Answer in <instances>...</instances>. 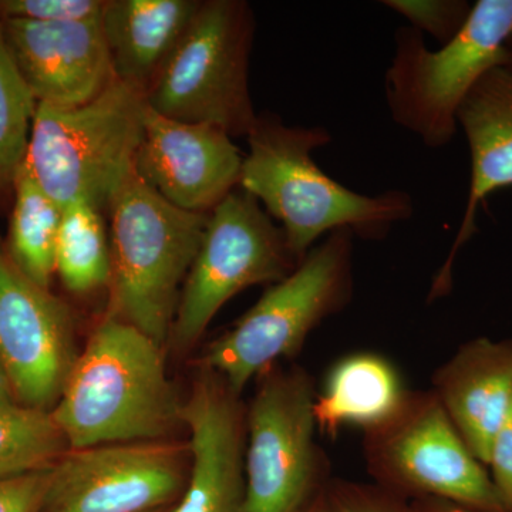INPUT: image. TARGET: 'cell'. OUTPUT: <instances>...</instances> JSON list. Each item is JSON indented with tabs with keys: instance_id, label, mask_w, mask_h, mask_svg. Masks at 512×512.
Returning <instances> with one entry per match:
<instances>
[{
	"instance_id": "obj_30",
	"label": "cell",
	"mask_w": 512,
	"mask_h": 512,
	"mask_svg": "<svg viewBox=\"0 0 512 512\" xmlns=\"http://www.w3.org/2000/svg\"><path fill=\"white\" fill-rule=\"evenodd\" d=\"M303 512H338V510L330 498L328 488H322Z\"/></svg>"
},
{
	"instance_id": "obj_10",
	"label": "cell",
	"mask_w": 512,
	"mask_h": 512,
	"mask_svg": "<svg viewBox=\"0 0 512 512\" xmlns=\"http://www.w3.org/2000/svg\"><path fill=\"white\" fill-rule=\"evenodd\" d=\"M258 380L247 412L244 512H303L322 490L312 379L274 366Z\"/></svg>"
},
{
	"instance_id": "obj_22",
	"label": "cell",
	"mask_w": 512,
	"mask_h": 512,
	"mask_svg": "<svg viewBox=\"0 0 512 512\" xmlns=\"http://www.w3.org/2000/svg\"><path fill=\"white\" fill-rule=\"evenodd\" d=\"M67 450L52 413L20 403L0 406V478L49 470Z\"/></svg>"
},
{
	"instance_id": "obj_11",
	"label": "cell",
	"mask_w": 512,
	"mask_h": 512,
	"mask_svg": "<svg viewBox=\"0 0 512 512\" xmlns=\"http://www.w3.org/2000/svg\"><path fill=\"white\" fill-rule=\"evenodd\" d=\"M191 470L188 444H103L69 450L50 468L42 512H151L180 500Z\"/></svg>"
},
{
	"instance_id": "obj_12",
	"label": "cell",
	"mask_w": 512,
	"mask_h": 512,
	"mask_svg": "<svg viewBox=\"0 0 512 512\" xmlns=\"http://www.w3.org/2000/svg\"><path fill=\"white\" fill-rule=\"evenodd\" d=\"M79 353L66 305L0 249V366L18 403L52 412Z\"/></svg>"
},
{
	"instance_id": "obj_15",
	"label": "cell",
	"mask_w": 512,
	"mask_h": 512,
	"mask_svg": "<svg viewBox=\"0 0 512 512\" xmlns=\"http://www.w3.org/2000/svg\"><path fill=\"white\" fill-rule=\"evenodd\" d=\"M10 52L37 103L76 107L114 82L101 18L82 22L3 19Z\"/></svg>"
},
{
	"instance_id": "obj_23",
	"label": "cell",
	"mask_w": 512,
	"mask_h": 512,
	"mask_svg": "<svg viewBox=\"0 0 512 512\" xmlns=\"http://www.w3.org/2000/svg\"><path fill=\"white\" fill-rule=\"evenodd\" d=\"M36 106L0 23V184L15 180L28 148Z\"/></svg>"
},
{
	"instance_id": "obj_33",
	"label": "cell",
	"mask_w": 512,
	"mask_h": 512,
	"mask_svg": "<svg viewBox=\"0 0 512 512\" xmlns=\"http://www.w3.org/2000/svg\"><path fill=\"white\" fill-rule=\"evenodd\" d=\"M171 508H173V505H171V507L160 508V510L151 511V512H170Z\"/></svg>"
},
{
	"instance_id": "obj_28",
	"label": "cell",
	"mask_w": 512,
	"mask_h": 512,
	"mask_svg": "<svg viewBox=\"0 0 512 512\" xmlns=\"http://www.w3.org/2000/svg\"><path fill=\"white\" fill-rule=\"evenodd\" d=\"M491 480L505 512H512V400L491 446Z\"/></svg>"
},
{
	"instance_id": "obj_31",
	"label": "cell",
	"mask_w": 512,
	"mask_h": 512,
	"mask_svg": "<svg viewBox=\"0 0 512 512\" xmlns=\"http://www.w3.org/2000/svg\"><path fill=\"white\" fill-rule=\"evenodd\" d=\"M12 403H18V400H16L15 394H13L12 386H10L5 370L0 366V406Z\"/></svg>"
},
{
	"instance_id": "obj_3",
	"label": "cell",
	"mask_w": 512,
	"mask_h": 512,
	"mask_svg": "<svg viewBox=\"0 0 512 512\" xmlns=\"http://www.w3.org/2000/svg\"><path fill=\"white\" fill-rule=\"evenodd\" d=\"M146 109V94L117 79L82 106L37 103L23 167L62 210L109 208L134 171Z\"/></svg>"
},
{
	"instance_id": "obj_4",
	"label": "cell",
	"mask_w": 512,
	"mask_h": 512,
	"mask_svg": "<svg viewBox=\"0 0 512 512\" xmlns=\"http://www.w3.org/2000/svg\"><path fill=\"white\" fill-rule=\"evenodd\" d=\"M111 302L116 316L164 346L210 214L174 207L136 170L111 198Z\"/></svg>"
},
{
	"instance_id": "obj_19",
	"label": "cell",
	"mask_w": 512,
	"mask_h": 512,
	"mask_svg": "<svg viewBox=\"0 0 512 512\" xmlns=\"http://www.w3.org/2000/svg\"><path fill=\"white\" fill-rule=\"evenodd\" d=\"M407 396L396 370L382 357L350 356L335 366L316 396V426L329 436L348 424L375 429L399 413Z\"/></svg>"
},
{
	"instance_id": "obj_29",
	"label": "cell",
	"mask_w": 512,
	"mask_h": 512,
	"mask_svg": "<svg viewBox=\"0 0 512 512\" xmlns=\"http://www.w3.org/2000/svg\"><path fill=\"white\" fill-rule=\"evenodd\" d=\"M414 510L417 512H478L470 510V508L463 507L450 503V501L440 500V498H416L413 503Z\"/></svg>"
},
{
	"instance_id": "obj_17",
	"label": "cell",
	"mask_w": 512,
	"mask_h": 512,
	"mask_svg": "<svg viewBox=\"0 0 512 512\" xmlns=\"http://www.w3.org/2000/svg\"><path fill=\"white\" fill-rule=\"evenodd\" d=\"M464 443L483 466L512 400V339L470 340L437 370L434 390Z\"/></svg>"
},
{
	"instance_id": "obj_2",
	"label": "cell",
	"mask_w": 512,
	"mask_h": 512,
	"mask_svg": "<svg viewBox=\"0 0 512 512\" xmlns=\"http://www.w3.org/2000/svg\"><path fill=\"white\" fill-rule=\"evenodd\" d=\"M184 402L165 372L163 346L107 315L80 350L52 410L67 446L170 440Z\"/></svg>"
},
{
	"instance_id": "obj_26",
	"label": "cell",
	"mask_w": 512,
	"mask_h": 512,
	"mask_svg": "<svg viewBox=\"0 0 512 512\" xmlns=\"http://www.w3.org/2000/svg\"><path fill=\"white\" fill-rule=\"evenodd\" d=\"M328 491L338 512H417L413 504L383 485L336 481Z\"/></svg>"
},
{
	"instance_id": "obj_5",
	"label": "cell",
	"mask_w": 512,
	"mask_h": 512,
	"mask_svg": "<svg viewBox=\"0 0 512 512\" xmlns=\"http://www.w3.org/2000/svg\"><path fill=\"white\" fill-rule=\"evenodd\" d=\"M353 292V234L332 232L298 268L205 349L201 369L210 370L241 394L251 380L279 360L295 356L313 329L348 305Z\"/></svg>"
},
{
	"instance_id": "obj_14",
	"label": "cell",
	"mask_w": 512,
	"mask_h": 512,
	"mask_svg": "<svg viewBox=\"0 0 512 512\" xmlns=\"http://www.w3.org/2000/svg\"><path fill=\"white\" fill-rule=\"evenodd\" d=\"M191 470L170 512H244L247 413L224 379L201 369L184 400Z\"/></svg>"
},
{
	"instance_id": "obj_9",
	"label": "cell",
	"mask_w": 512,
	"mask_h": 512,
	"mask_svg": "<svg viewBox=\"0 0 512 512\" xmlns=\"http://www.w3.org/2000/svg\"><path fill=\"white\" fill-rule=\"evenodd\" d=\"M373 476L396 494L505 512L488 468L464 443L436 394H410L392 420L366 430Z\"/></svg>"
},
{
	"instance_id": "obj_16",
	"label": "cell",
	"mask_w": 512,
	"mask_h": 512,
	"mask_svg": "<svg viewBox=\"0 0 512 512\" xmlns=\"http://www.w3.org/2000/svg\"><path fill=\"white\" fill-rule=\"evenodd\" d=\"M457 120L470 148V192L453 248L431 288L433 298L450 291L454 259L476 234L480 205L493 192L512 187V74L503 67L485 73L461 104Z\"/></svg>"
},
{
	"instance_id": "obj_6",
	"label": "cell",
	"mask_w": 512,
	"mask_h": 512,
	"mask_svg": "<svg viewBox=\"0 0 512 512\" xmlns=\"http://www.w3.org/2000/svg\"><path fill=\"white\" fill-rule=\"evenodd\" d=\"M511 33L512 0H478L464 28L440 50H430L412 26L397 29L384 74L394 123L426 147L450 144L461 104L485 73L501 66Z\"/></svg>"
},
{
	"instance_id": "obj_21",
	"label": "cell",
	"mask_w": 512,
	"mask_h": 512,
	"mask_svg": "<svg viewBox=\"0 0 512 512\" xmlns=\"http://www.w3.org/2000/svg\"><path fill=\"white\" fill-rule=\"evenodd\" d=\"M56 274L67 291L89 295L110 285L111 251L100 210L74 201L62 212L56 245Z\"/></svg>"
},
{
	"instance_id": "obj_18",
	"label": "cell",
	"mask_w": 512,
	"mask_h": 512,
	"mask_svg": "<svg viewBox=\"0 0 512 512\" xmlns=\"http://www.w3.org/2000/svg\"><path fill=\"white\" fill-rule=\"evenodd\" d=\"M200 5L198 0H107L101 23L114 77L146 94Z\"/></svg>"
},
{
	"instance_id": "obj_8",
	"label": "cell",
	"mask_w": 512,
	"mask_h": 512,
	"mask_svg": "<svg viewBox=\"0 0 512 512\" xmlns=\"http://www.w3.org/2000/svg\"><path fill=\"white\" fill-rule=\"evenodd\" d=\"M301 262L258 200L237 188L210 214L167 342L180 353L192 348L225 303L251 286L278 284Z\"/></svg>"
},
{
	"instance_id": "obj_32",
	"label": "cell",
	"mask_w": 512,
	"mask_h": 512,
	"mask_svg": "<svg viewBox=\"0 0 512 512\" xmlns=\"http://www.w3.org/2000/svg\"><path fill=\"white\" fill-rule=\"evenodd\" d=\"M500 67H503L508 73L512 74V33L508 37L507 42H505L503 63H501Z\"/></svg>"
},
{
	"instance_id": "obj_24",
	"label": "cell",
	"mask_w": 512,
	"mask_h": 512,
	"mask_svg": "<svg viewBox=\"0 0 512 512\" xmlns=\"http://www.w3.org/2000/svg\"><path fill=\"white\" fill-rule=\"evenodd\" d=\"M382 3L409 20L412 28L433 36L443 45L460 33L473 9L466 0H384Z\"/></svg>"
},
{
	"instance_id": "obj_1",
	"label": "cell",
	"mask_w": 512,
	"mask_h": 512,
	"mask_svg": "<svg viewBox=\"0 0 512 512\" xmlns=\"http://www.w3.org/2000/svg\"><path fill=\"white\" fill-rule=\"evenodd\" d=\"M330 141L326 128L289 127L274 117H258L248 136L239 188L278 221L299 261L325 234L348 229L353 237L379 239L413 215L406 191L363 195L323 173L312 153Z\"/></svg>"
},
{
	"instance_id": "obj_25",
	"label": "cell",
	"mask_w": 512,
	"mask_h": 512,
	"mask_svg": "<svg viewBox=\"0 0 512 512\" xmlns=\"http://www.w3.org/2000/svg\"><path fill=\"white\" fill-rule=\"evenodd\" d=\"M107 0H5L0 2L3 19L40 22H82L103 16Z\"/></svg>"
},
{
	"instance_id": "obj_20",
	"label": "cell",
	"mask_w": 512,
	"mask_h": 512,
	"mask_svg": "<svg viewBox=\"0 0 512 512\" xmlns=\"http://www.w3.org/2000/svg\"><path fill=\"white\" fill-rule=\"evenodd\" d=\"M15 205L9 228V258L29 281L49 289L56 274L62 208L33 180L23 164L15 175Z\"/></svg>"
},
{
	"instance_id": "obj_7",
	"label": "cell",
	"mask_w": 512,
	"mask_h": 512,
	"mask_svg": "<svg viewBox=\"0 0 512 512\" xmlns=\"http://www.w3.org/2000/svg\"><path fill=\"white\" fill-rule=\"evenodd\" d=\"M254 16L241 0L201 2L146 92L151 110L183 123L249 136L258 116L249 92Z\"/></svg>"
},
{
	"instance_id": "obj_13",
	"label": "cell",
	"mask_w": 512,
	"mask_h": 512,
	"mask_svg": "<svg viewBox=\"0 0 512 512\" xmlns=\"http://www.w3.org/2000/svg\"><path fill=\"white\" fill-rule=\"evenodd\" d=\"M244 157L222 128L167 119L147 106L134 170L174 207L210 214L239 188Z\"/></svg>"
},
{
	"instance_id": "obj_27",
	"label": "cell",
	"mask_w": 512,
	"mask_h": 512,
	"mask_svg": "<svg viewBox=\"0 0 512 512\" xmlns=\"http://www.w3.org/2000/svg\"><path fill=\"white\" fill-rule=\"evenodd\" d=\"M49 470L0 478V512H42L49 491Z\"/></svg>"
}]
</instances>
